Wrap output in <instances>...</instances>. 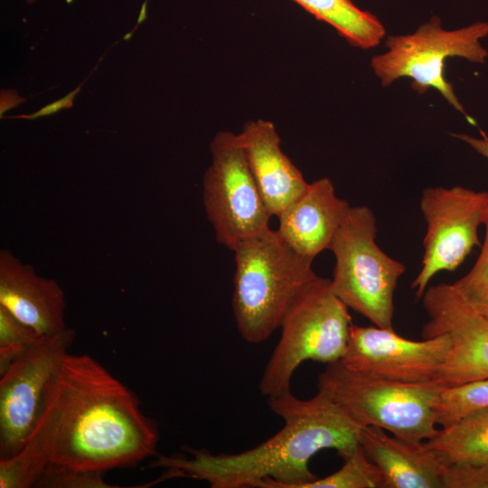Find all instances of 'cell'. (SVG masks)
<instances>
[{"mask_svg": "<svg viewBox=\"0 0 488 488\" xmlns=\"http://www.w3.org/2000/svg\"><path fill=\"white\" fill-rule=\"evenodd\" d=\"M483 225L484 239L475 263L452 286L466 304L488 319V211Z\"/></svg>", "mask_w": 488, "mask_h": 488, "instance_id": "obj_22", "label": "cell"}, {"mask_svg": "<svg viewBox=\"0 0 488 488\" xmlns=\"http://www.w3.org/2000/svg\"><path fill=\"white\" fill-rule=\"evenodd\" d=\"M232 251L236 327L245 342L260 343L280 327L298 292L317 276L313 259L296 252L271 229L240 240Z\"/></svg>", "mask_w": 488, "mask_h": 488, "instance_id": "obj_3", "label": "cell"}, {"mask_svg": "<svg viewBox=\"0 0 488 488\" xmlns=\"http://www.w3.org/2000/svg\"><path fill=\"white\" fill-rule=\"evenodd\" d=\"M238 136L263 201L271 216H277L305 191L308 183L282 151L271 121L249 120Z\"/></svg>", "mask_w": 488, "mask_h": 488, "instance_id": "obj_15", "label": "cell"}, {"mask_svg": "<svg viewBox=\"0 0 488 488\" xmlns=\"http://www.w3.org/2000/svg\"><path fill=\"white\" fill-rule=\"evenodd\" d=\"M267 403L284 426L258 446L235 454L185 447L189 455H158L149 467L211 488H303L318 478L309 464L319 451L333 449L344 459L360 445L361 427L324 391L308 399L289 391Z\"/></svg>", "mask_w": 488, "mask_h": 488, "instance_id": "obj_2", "label": "cell"}, {"mask_svg": "<svg viewBox=\"0 0 488 488\" xmlns=\"http://www.w3.org/2000/svg\"><path fill=\"white\" fill-rule=\"evenodd\" d=\"M211 164L202 180L206 217L217 241L231 249L269 228L271 217L256 183L238 134L218 132Z\"/></svg>", "mask_w": 488, "mask_h": 488, "instance_id": "obj_8", "label": "cell"}, {"mask_svg": "<svg viewBox=\"0 0 488 488\" xmlns=\"http://www.w3.org/2000/svg\"><path fill=\"white\" fill-rule=\"evenodd\" d=\"M488 408V379L442 388L435 404V420L441 427Z\"/></svg>", "mask_w": 488, "mask_h": 488, "instance_id": "obj_19", "label": "cell"}, {"mask_svg": "<svg viewBox=\"0 0 488 488\" xmlns=\"http://www.w3.org/2000/svg\"><path fill=\"white\" fill-rule=\"evenodd\" d=\"M0 98L1 118L3 117V114L7 112V110L25 101V99L20 97L15 89H2Z\"/></svg>", "mask_w": 488, "mask_h": 488, "instance_id": "obj_28", "label": "cell"}, {"mask_svg": "<svg viewBox=\"0 0 488 488\" xmlns=\"http://www.w3.org/2000/svg\"><path fill=\"white\" fill-rule=\"evenodd\" d=\"M422 299L428 316L422 337L445 334L450 341L436 381L446 387L488 379V319L466 304L452 284L427 287Z\"/></svg>", "mask_w": 488, "mask_h": 488, "instance_id": "obj_11", "label": "cell"}, {"mask_svg": "<svg viewBox=\"0 0 488 488\" xmlns=\"http://www.w3.org/2000/svg\"><path fill=\"white\" fill-rule=\"evenodd\" d=\"M48 465L44 451L31 437L17 454L0 459V488L35 487Z\"/></svg>", "mask_w": 488, "mask_h": 488, "instance_id": "obj_21", "label": "cell"}, {"mask_svg": "<svg viewBox=\"0 0 488 488\" xmlns=\"http://www.w3.org/2000/svg\"><path fill=\"white\" fill-rule=\"evenodd\" d=\"M426 442L445 465L466 462L488 465V408L441 427Z\"/></svg>", "mask_w": 488, "mask_h": 488, "instance_id": "obj_18", "label": "cell"}, {"mask_svg": "<svg viewBox=\"0 0 488 488\" xmlns=\"http://www.w3.org/2000/svg\"><path fill=\"white\" fill-rule=\"evenodd\" d=\"M373 211L350 207L329 249L335 265L330 285L334 295L374 325L393 329L394 291L404 264L378 246Z\"/></svg>", "mask_w": 488, "mask_h": 488, "instance_id": "obj_6", "label": "cell"}, {"mask_svg": "<svg viewBox=\"0 0 488 488\" xmlns=\"http://www.w3.org/2000/svg\"><path fill=\"white\" fill-rule=\"evenodd\" d=\"M488 36V22L480 21L456 29L445 30L441 19L433 16L414 33L390 36L387 51L372 57L371 65L382 86H389L400 78L412 80L411 87L422 94L436 89L442 97L467 120L475 124L466 113L445 78V61L459 57L474 63H484L488 51L481 40Z\"/></svg>", "mask_w": 488, "mask_h": 488, "instance_id": "obj_7", "label": "cell"}, {"mask_svg": "<svg viewBox=\"0 0 488 488\" xmlns=\"http://www.w3.org/2000/svg\"><path fill=\"white\" fill-rule=\"evenodd\" d=\"M0 305L45 336L65 330V296L54 279L36 274L9 250L0 252Z\"/></svg>", "mask_w": 488, "mask_h": 488, "instance_id": "obj_13", "label": "cell"}, {"mask_svg": "<svg viewBox=\"0 0 488 488\" xmlns=\"http://www.w3.org/2000/svg\"><path fill=\"white\" fill-rule=\"evenodd\" d=\"M26 2H27L28 4H33V3L35 2V0H26Z\"/></svg>", "mask_w": 488, "mask_h": 488, "instance_id": "obj_29", "label": "cell"}, {"mask_svg": "<svg viewBox=\"0 0 488 488\" xmlns=\"http://www.w3.org/2000/svg\"><path fill=\"white\" fill-rule=\"evenodd\" d=\"M31 437L49 465L106 473L155 455L159 431L136 394L101 363L67 352L45 388Z\"/></svg>", "mask_w": 488, "mask_h": 488, "instance_id": "obj_1", "label": "cell"}, {"mask_svg": "<svg viewBox=\"0 0 488 488\" xmlns=\"http://www.w3.org/2000/svg\"><path fill=\"white\" fill-rule=\"evenodd\" d=\"M442 488H488V465L466 462L446 465Z\"/></svg>", "mask_w": 488, "mask_h": 488, "instance_id": "obj_25", "label": "cell"}, {"mask_svg": "<svg viewBox=\"0 0 488 488\" xmlns=\"http://www.w3.org/2000/svg\"><path fill=\"white\" fill-rule=\"evenodd\" d=\"M452 136L468 145L482 156L488 159V135L481 131V136L476 137L467 134H452Z\"/></svg>", "mask_w": 488, "mask_h": 488, "instance_id": "obj_27", "label": "cell"}, {"mask_svg": "<svg viewBox=\"0 0 488 488\" xmlns=\"http://www.w3.org/2000/svg\"><path fill=\"white\" fill-rule=\"evenodd\" d=\"M359 443L379 466L386 488H442L445 464L426 441L388 435L384 429L361 427Z\"/></svg>", "mask_w": 488, "mask_h": 488, "instance_id": "obj_16", "label": "cell"}, {"mask_svg": "<svg viewBox=\"0 0 488 488\" xmlns=\"http://www.w3.org/2000/svg\"><path fill=\"white\" fill-rule=\"evenodd\" d=\"M349 307L333 292L330 279L316 276L298 292L280 324V338L259 381L267 399L291 391V379L306 361H341L348 343Z\"/></svg>", "mask_w": 488, "mask_h": 488, "instance_id": "obj_4", "label": "cell"}, {"mask_svg": "<svg viewBox=\"0 0 488 488\" xmlns=\"http://www.w3.org/2000/svg\"><path fill=\"white\" fill-rule=\"evenodd\" d=\"M351 205L338 197L327 177L308 183L305 191L277 217V231L299 254L314 259L325 249Z\"/></svg>", "mask_w": 488, "mask_h": 488, "instance_id": "obj_14", "label": "cell"}, {"mask_svg": "<svg viewBox=\"0 0 488 488\" xmlns=\"http://www.w3.org/2000/svg\"><path fill=\"white\" fill-rule=\"evenodd\" d=\"M343 460L339 470L324 478H316L303 488H386L380 469L361 445Z\"/></svg>", "mask_w": 488, "mask_h": 488, "instance_id": "obj_20", "label": "cell"}, {"mask_svg": "<svg viewBox=\"0 0 488 488\" xmlns=\"http://www.w3.org/2000/svg\"><path fill=\"white\" fill-rule=\"evenodd\" d=\"M43 336L0 305V375L13 361Z\"/></svg>", "mask_w": 488, "mask_h": 488, "instance_id": "obj_23", "label": "cell"}, {"mask_svg": "<svg viewBox=\"0 0 488 488\" xmlns=\"http://www.w3.org/2000/svg\"><path fill=\"white\" fill-rule=\"evenodd\" d=\"M317 19L332 25L351 45L371 49L380 43L385 28L372 14L351 0H294Z\"/></svg>", "mask_w": 488, "mask_h": 488, "instance_id": "obj_17", "label": "cell"}, {"mask_svg": "<svg viewBox=\"0 0 488 488\" xmlns=\"http://www.w3.org/2000/svg\"><path fill=\"white\" fill-rule=\"evenodd\" d=\"M105 473L48 465L35 484L40 488H118L104 480Z\"/></svg>", "mask_w": 488, "mask_h": 488, "instance_id": "obj_24", "label": "cell"}, {"mask_svg": "<svg viewBox=\"0 0 488 488\" xmlns=\"http://www.w3.org/2000/svg\"><path fill=\"white\" fill-rule=\"evenodd\" d=\"M427 223L422 267L411 284L416 297L422 298L430 279L441 271H455L481 246L479 228L488 211V192L463 186L427 187L420 199Z\"/></svg>", "mask_w": 488, "mask_h": 488, "instance_id": "obj_9", "label": "cell"}, {"mask_svg": "<svg viewBox=\"0 0 488 488\" xmlns=\"http://www.w3.org/2000/svg\"><path fill=\"white\" fill-rule=\"evenodd\" d=\"M75 335V331L67 327L43 336L0 375V459L14 455L28 442L45 388Z\"/></svg>", "mask_w": 488, "mask_h": 488, "instance_id": "obj_10", "label": "cell"}, {"mask_svg": "<svg viewBox=\"0 0 488 488\" xmlns=\"http://www.w3.org/2000/svg\"><path fill=\"white\" fill-rule=\"evenodd\" d=\"M82 85H83V82H81L76 89H74L72 91H70V93L62 97L61 99L44 106L43 108L37 110L36 112H33V114L14 116L12 117L13 118L36 119L41 117H46V116L48 117L52 114H55L61 109L71 108L73 104V100L76 95L80 92Z\"/></svg>", "mask_w": 488, "mask_h": 488, "instance_id": "obj_26", "label": "cell"}, {"mask_svg": "<svg viewBox=\"0 0 488 488\" xmlns=\"http://www.w3.org/2000/svg\"><path fill=\"white\" fill-rule=\"evenodd\" d=\"M449 349L445 334L414 341L393 329L352 324L340 361L350 370L376 378L422 383L436 381Z\"/></svg>", "mask_w": 488, "mask_h": 488, "instance_id": "obj_12", "label": "cell"}, {"mask_svg": "<svg viewBox=\"0 0 488 488\" xmlns=\"http://www.w3.org/2000/svg\"><path fill=\"white\" fill-rule=\"evenodd\" d=\"M326 393L361 427H378L411 441H426L437 428L435 404L443 388L436 381L405 383L326 364L317 378Z\"/></svg>", "mask_w": 488, "mask_h": 488, "instance_id": "obj_5", "label": "cell"}]
</instances>
